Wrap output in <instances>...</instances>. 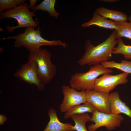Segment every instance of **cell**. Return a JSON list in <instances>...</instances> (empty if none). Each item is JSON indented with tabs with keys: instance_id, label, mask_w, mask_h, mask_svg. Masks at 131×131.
Masks as SVG:
<instances>
[{
	"instance_id": "cell-1",
	"label": "cell",
	"mask_w": 131,
	"mask_h": 131,
	"mask_svg": "<svg viewBox=\"0 0 131 131\" xmlns=\"http://www.w3.org/2000/svg\"><path fill=\"white\" fill-rule=\"evenodd\" d=\"M117 42L115 30L105 41L97 45L94 46L90 40H87L85 43V53L77 64L81 66H93L108 61Z\"/></svg>"
},
{
	"instance_id": "cell-2",
	"label": "cell",
	"mask_w": 131,
	"mask_h": 131,
	"mask_svg": "<svg viewBox=\"0 0 131 131\" xmlns=\"http://www.w3.org/2000/svg\"><path fill=\"white\" fill-rule=\"evenodd\" d=\"M38 28L35 29L34 27H26L24 32L16 36L3 38L0 39L4 40L12 39L16 40L14 46L15 48H19L23 47L30 52L38 50L41 47L43 46H60L64 48L67 47V44L63 42L61 40H53L49 41L42 38L41 35V32L39 28V23L36 19Z\"/></svg>"
},
{
	"instance_id": "cell-3",
	"label": "cell",
	"mask_w": 131,
	"mask_h": 131,
	"mask_svg": "<svg viewBox=\"0 0 131 131\" xmlns=\"http://www.w3.org/2000/svg\"><path fill=\"white\" fill-rule=\"evenodd\" d=\"M51 53L45 49L40 48L37 51L30 52L28 61L34 63L39 78L44 84L51 82L56 75L57 67L51 62Z\"/></svg>"
},
{
	"instance_id": "cell-4",
	"label": "cell",
	"mask_w": 131,
	"mask_h": 131,
	"mask_svg": "<svg viewBox=\"0 0 131 131\" xmlns=\"http://www.w3.org/2000/svg\"><path fill=\"white\" fill-rule=\"evenodd\" d=\"M113 72L112 70L105 68L101 64L95 65L86 72H77L72 75L69 81L70 86L78 91L93 90L98 76Z\"/></svg>"
},
{
	"instance_id": "cell-5",
	"label": "cell",
	"mask_w": 131,
	"mask_h": 131,
	"mask_svg": "<svg viewBox=\"0 0 131 131\" xmlns=\"http://www.w3.org/2000/svg\"><path fill=\"white\" fill-rule=\"evenodd\" d=\"M34 13V11L30 12L28 4L25 3L15 8L0 13V19L13 18L17 21L18 25L16 26H6L8 32L12 33L15 29L20 28L30 27L36 28L37 23L33 18V16H35Z\"/></svg>"
},
{
	"instance_id": "cell-6",
	"label": "cell",
	"mask_w": 131,
	"mask_h": 131,
	"mask_svg": "<svg viewBox=\"0 0 131 131\" xmlns=\"http://www.w3.org/2000/svg\"><path fill=\"white\" fill-rule=\"evenodd\" d=\"M124 120L122 116L112 113L100 112L98 110L92 114L90 121L94 123L88 126L89 131H96L98 128L105 127L108 130H112L120 126Z\"/></svg>"
},
{
	"instance_id": "cell-7",
	"label": "cell",
	"mask_w": 131,
	"mask_h": 131,
	"mask_svg": "<svg viewBox=\"0 0 131 131\" xmlns=\"http://www.w3.org/2000/svg\"><path fill=\"white\" fill-rule=\"evenodd\" d=\"M129 74L124 72L115 75L110 73L104 74L96 80L93 90L98 92L109 93L117 86L127 82Z\"/></svg>"
},
{
	"instance_id": "cell-8",
	"label": "cell",
	"mask_w": 131,
	"mask_h": 131,
	"mask_svg": "<svg viewBox=\"0 0 131 131\" xmlns=\"http://www.w3.org/2000/svg\"><path fill=\"white\" fill-rule=\"evenodd\" d=\"M64 98L60 106L62 113H65L71 107L87 101L85 90L78 91L68 85L62 86Z\"/></svg>"
},
{
	"instance_id": "cell-9",
	"label": "cell",
	"mask_w": 131,
	"mask_h": 131,
	"mask_svg": "<svg viewBox=\"0 0 131 131\" xmlns=\"http://www.w3.org/2000/svg\"><path fill=\"white\" fill-rule=\"evenodd\" d=\"M14 76L30 84L36 85L39 90H42L45 88V85L40 81L34 64L32 61H28L22 65L14 73Z\"/></svg>"
},
{
	"instance_id": "cell-10",
	"label": "cell",
	"mask_w": 131,
	"mask_h": 131,
	"mask_svg": "<svg viewBox=\"0 0 131 131\" xmlns=\"http://www.w3.org/2000/svg\"><path fill=\"white\" fill-rule=\"evenodd\" d=\"M87 101L99 111L110 113L109 99V93L99 92L94 90H86Z\"/></svg>"
},
{
	"instance_id": "cell-11",
	"label": "cell",
	"mask_w": 131,
	"mask_h": 131,
	"mask_svg": "<svg viewBox=\"0 0 131 131\" xmlns=\"http://www.w3.org/2000/svg\"><path fill=\"white\" fill-rule=\"evenodd\" d=\"M50 120L43 131H75L74 126L70 123H63L58 119L55 110L50 108L48 112Z\"/></svg>"
},
{
	"instance_id": "cell-12",
	"label": "cell",
	"mask_w": 131,
	"mask_h": 131,
	"mask_svg": "<svg viewBox=\"0 0 131 131\" xmlns=\"http://www.w3.org/2000/svg\"><path fill=\"white\" fill-rule=\"evenodd\" d=\"M109 99L111 113L116 115L123 113L131 118V109L122 101L118 92H114L109 94Z\"/></svg>"
},
{
	"instance_id": "cell-13",
	"label": "cell",
	"mask_w": 131,
	"mask_h": 131,
	"mask_svg": "<svg viewBox=\"0 0 131 131\" xmlns=\"http://www.w3.org/2000/svg\"><path fill=\"white\" fill-rule=\"evenodd\" d=\"M95 25L104 28L117 30L119 24L111 20L107 19L98 14L95 11L93 13V17L88 22L82 24L81 26L85 28Z\"/></svg>"
},
{
	"instance_id": "cell-14",
	"label": "cell",
	"mask_w": 131,
	"mask_h": 131,
	"mask_svg": "<svg viewBox=\"0 0 131 131\" xmlns=\"http://www.w3.org/2000/svg\"><path fill=\"white\" fill-rule=\"evenodd\" d=\"M104 18H109L118 24L127 22L128 17L126 14L119 11L109 9L102 7L97 8L95 11Z\"/></svg>"
},
{
	"instance_id": "cell-15",
	"label": "cell",
	"mask_w": 131,
	"mask_h": 131,
	"mask_svg": "<svg viewBox=\"0 0 131 131\" xmlns=\"http://www.w3.org/2000/svg\"><path fill=\"white\" fill-rule=\"evenodd\" d=\"M83 105H79L73 106L65 113L64 117L65 119L70 118L74 115L82 114L90 112L93 113L97 110L91 104L86 101Z\"/></svg>"
},
{
	"instance_id": "cell-16",
	"label": "cell",
	"mask_w": 131,
	"mask_h": 131,
	"mask_svg": "<svg viewBox=\"0 0 131 131\" xmlns=\"http://www.w3.org/2000/svg\"><path fill=\"white\" fill-rule=\"evenodd\" d=\"M101 64L106 68H115L124 72L131 74V61L123 59L121 63L112 61L102 62Z\"/></svg>"
},
{
	"instance_id": "cell-17",
	"label": "cell",
	"mask_w": 131,
	"mask_h": 131,
	"mask_svg": "<svg viewBox=\"0 0 131 131\" xmlns=\"http://www.w3.org/2000/svg\"><path fill=\"white\" fill-rule=\"evenodd\" d=\"M74 121V126L75 131H89L86 129V123L88 121H90L91 117L88 113L74 115L70 117Z\"/></svg>"
},
{
	"instance_id": "cell-18",
	"label": "cell",
	"mask_w": 131,
	"mask_h": 131,
	"mask_svg": "<svg viewBox=\"0 0 131 131\" xmlns=\"http://www.w3.org/2000/svg\"><path fill=\"white\" fill-rule=\"evenodd\" d=\"M56 0H44L40 4L35 6L33 11L42 10L48 12L50 16L57 18L60 15L59 13L57 12L54 9Z\"/></svg>"
},
{
	"instance_id": "cell-19",
	"label": "cell",
	"mask_w": 131,
	"mask_h": 131,
	"mask_svg": "<svg viewBox=\"0 0 131 131\" xmlns=\"http://www.w3.org/2000/svg\"><path fill=\"white\" fill-rule=\"evenodd\" d=\"M117 39V45L113 54H122L125 59L131 60V46L125 45L121 38Z\"/></svg>"
},
{
	"instance_id": "cell-20",
	"label": "cell",
	"mask_w": 131,
	"mask_h": 131,
	"mask_svg": "<svg viewBox=\"0 0 131 131\" xmlns=\"http://www.w3.org/2000/svg\"><path fill=\"white\" fill-rule=\"evenodd\" d=\"M118 24V29L115 31L117 39L124 37L131 40V23L126 22Z\"/></svg>"
},
{
	"instance_id": "cell-21",
	"label": "cell",
	"mask_w": 131,
	"mask_h": 131,
	"mask_svg": "<svg viewBox=\"0 0 131 131\" xmlns=\"http://www.w3.org/2000/svg\"><path fill=\"white\" fill-rule=\"evenodd\" d=\"M25 0H0V13L4 10H10L25 3Z\"/></svg>"
},
{
	"instance_id": "cell-22",
	"label": "cell",
	"mask_w": 131,
	"mask_h": 131,
	"mask_svg": "<svg viewBox=\"0 0 131 131\" xmlns=\"http://www.w3.org/2000/svg\"><path fill=\"white\" fill-rule=\"evenodd\" d=\"M37 0H29L30 4L28 7L29 9H33L34 8L35 4Z\"/></svg>"
},
{
	"instance_id": "cell-23",
	"label": "cell",
	"mask_w": 131,
	"mask_h": 131,
	"mask_svg": "<svg viewBox=\"0 0 131 131\" xmlns=\"http://www.w3.org/2000/svg\"><path fill=\"white\" fill-rule=\"evenodd\" d=\"M7 120V118L4 115H0V125H2Z\"/></svg>"
},
{
	"instance_id": "cell-24",
	"label": "cell",
	"mask_w": 131,
	"mask_h": 131,
	"mask_svg": "<svg viewBox=\"0 0 131 131\" xmlns=\"http://www.w3.org/2000/svg\"><path fill=\"white\" fill-rule=\"evenodd\" d=\"M100 1L104 2H109L110 3L113 2H115L117 1H119L118 0H101Z\"/></svg>"
},
{
	"instance_id": "cell-25",
	"label": "cell",
	"mask_w": 131,
	"mask_h": 131,
	"mask_svg": "<svg viewBox=\"0 0 131 131\" xmlns=\"http://www.w3.org/2000/svg\"><path fill=\"white\" fill-rule=\"evenodd\" d=\"M128 20H129V22L131 23V13L128 17Z\"/></svg>"
},
{
	"instance_id": "cell-26",
	"label": "cell",
	"mask_w": 131,
	"mask_h": 131,
	"mask_svg": "<svg viewBox=\"0 0 131 131\" xmlns=\"http://www.w3.org/2000/svg\"><path fill=\"white\" fill-rule=\"evenodd\" d=\"M0 31H3V29H2L1 28H0Z\"/></svg>"
}]
</instances>
